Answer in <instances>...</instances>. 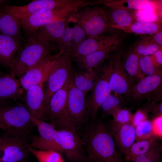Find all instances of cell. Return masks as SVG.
<instances>
[{"label": "cell", "instance_id": "obj_1", "mask_svg": "<svg viewBox=\"0 0 162 162\" xmlns=\"http://www.w3.org/2000/svg\"><path fill=\"white\" fill-rule=\"evenodd\" d=\"M81 138L90 162H124L108 125L102 121H92Z\"/></svg>", "mask_w": 162, "mask_h": 162}, {"label": "cell", "instance_id": "obj_2", "mask_svg": "<svg viewBox=\"0 0 162 162\" xmlns=\"http://www.w3.org/2000/svg\"><path fill=\"white\" fill-rule=\"evenodd\" d=\"M56 49V45L35 33L30 34L17 52L11 73L20 78Z\"/></svg>", "mask_w": 162, "mask_h": 162}, {"label": "cell", "instance_id": "obj_3", "mask_svg": "<svg viewBox=\"0 0 162 162\" xmlns=\"http://www.w3.org/2000/svg\"><path fill=\"white\" fill-rule=\"evenodd\" d=\"M45 148L64 153L71 162H90L85 153L81 138L76 129L58 130L53 140L46 143Z\"/></svg>", "mask_w": 162, "mask_h": 162}, {"label": "cell", "instance_id": "obj_4", "mask_svg": "<svg viewBox=\"0 0 162 162\" xmlns=\"http://www.w3.org/2000/svg\"><path fill=\"white\" fill-rule=\"evenodd\" d=\"M88 5L76 10L69 17L70 22L78 23L88 38L102 36L110 28L103 8Z\"/></svg>", "mask_w": 162, "mask_h": 162}, {"label": "cell", "instance_id": "obj_5", "mask_svg": "<svg viewBox=\"0 0 162 162\" xmlns=\"http://www.w3.org/2000/svg\"><path fill=\"white\" fill-rule=\"evenodd\" d=\"M31 115L21 105H0V123L5 132L28 138L33 124Z\"/></svg>", "mask_w": 162, "mask_h": 162}, {"label": "cell", "instance_id": "obj_6", "mask_svg": "<svg viewBox=\"0 0 162 162\" xmlns=\"http://www.w3.org/2000/svg\"><path fill=\"white\" fill-rule=\"evenodd\" d=\"M90 4L89 1L77 0L74 3L63 8L41 10L26 17L18 19L21 26L31 34L49 22L69 18L76 9Z\"/></svg>", "mask_w": 162, "mask_h": 162}, {"label": "cell", "instance_id": "obj_7", "mask_svg": "<svg viewBox=\"0 0 162 162\" xmlns=\"http://www.w3.org/2000/svg\"><path fill=\"white\" fill-rule=\"evenodd\" d=\"M72 60L70 53L64 51L53 66L46 81L44 91L45 101L48 105L52 95L73 78Z\"/></svg>", "mask_w": 162, "mask_h": 162}, {"label": "cell", "instance_id": "obj_8", "mask_svg": "<svg viewBox=\"0 0 162 162\" xmlns=\"http://www.w3.org/2000/svg\"><path fill=\"white\" fill-rule=\"evenodd\" d=\"M69 81L52 95L48 104L47 119L58 130H77L70 121L67 111V86Z\"/></svg>", "mask_w": 162, "mask_h": 162}, {"label": "cell", "instance_id": "obj_9", "mask_svg": "<svg viewBox=\"0 0 162 162\" xmlns=\"http://www.w3.org/2000/svg\"><path fill=\"white\" fill-rule=\"evenodd\" d=\"M162 72L144 77L132 87L128 101L139 104L146 99L161 101Z\"/></svg>", "mask_w": 162, "mask_h": 162}, {"label": "cell", "instance_id": "obj_10", "mask_svg": "<svg viewBox=\"0 0 162 162\" xmlns=\"http://www.w3.org/2000/svg\"><path fill=\"white\" fill-rule=\"evenodd\" d=\"M86 94L75 85L73 78L67 86V111L69 119L77 130L85 124L88 117Z\"/></svg>", "mask_w": 162, "mask_h": 162}, {"label": "cell", "instance_id": "obj_11", "mask_svg": "<svg viewBox=\"0 0 162 162\" xmlns=\"http://www.w3.org/2000/svg\"><path fill=\"white\" fill-rule=\"evenodd\" d=\"M28 138L4 133L0 138V150L4 152L1 162H28Z\"/></svg>", "mask_w": 162, "mask_h": 162}, {"label": "cell", "instance_id": "obj_12", "mask_svg": "<svg viewBox=\"0 0 162 162\" xmlns=\"http://www.w3.org/2000/svg\"><path fill=\"white\" fill-rule=\"evenodd\" d=\"M77 0H36L22 6L5 5L0 8V12L11 14L18 18L26 17L45 10L59 9L74 3Z\"/></svg>", "mask_w": 162, "mask_h": 162}, {"label": "cell", "instance_id": "obj_13", "mask_svg": "<svg viewBox=\"0 0 162 162\" xmlns=\"http://www.w3.org/2000/svg\"><path fill=\"white\" fill-rule=\"evenodd\" d=\"M109 74V67L107 63L101 68L95 85L86 99L88 115L92 121L95 120L98 110L112 92L108 82Z\"/></svg>", "mask_w": 162, "mask_h": 162}, {"label": "cell", "instance_id": "obj_14", "mask_svg": "<svg viewBox=\"0 0 162 162\" xmlns=\"http://www.w3.org/2000/svg\"><path fill=\"white\" fill-rule=\"evenodd\" d=\"M109 84L112 91L126 99L128 102L133 86L122 65L121 56L114 55L110 58Z\"/></svg>", "mask_w": 162, "mask_h": 162}, {"label": "cell", "instance_id": "obj_15", "mask_svg": "<svg viewBox=\"0 0 162 162\" xmlns=\"http://www.w3.org/2000/svg\"><path fill=\"white\" fill-rule=\"evenodd\" d=\"M64 51L51 54L29 70L20 78L22 88L27 91L31 87L45 82L56 61Z\"/></svg>", "mask_w": 162, "mask_h": 162}, {"label": "cell", "instance_id": "obj_16", "mask_svg": "<svg viewBox=\"0 0 162 162\" xmlns=\"http://www.w3.org/2000/svg\"><path fill=\"white\" fill-rule=\"evenodd\" d=\"M124 36L121 34L102 35L88 38L70 52L72 59L85 56L92 52L116 46H120Z\"/></svg>", "mask_w": 162, "mask_h": 162}, {"label": "cell", "instance_id": "obj_17", "mask_svg": "<svg viewBox=\"0 0 162 162\" xmlns=\"http://www.w3.org/2000/svg\"><path fill=\"white\" fill-rule=\"evenodd\" d=\"M26 92L24 100L25 107L31 116L38 120L47 119L48 105L45 101L43 85L33 86Z\"/></svg>", "mask_w": 162, "mask_h": 162}, {"label": "cell", "instance_id": "obj_18", "mask_svg": "<svg viewBox=\"0 0 162 162\" xmlns=\"http://www.w3.org/2000/svg\"><path fill=\"white\" fill-rule=\"evenodd\" d=\"M107 125L116 147L122 156L135 141V128L131 124H121L112 121Z\"/></svg>", "mask_w": 162, "mask_h": 162}, {"label": "cell", "instance_id": "obj_19", "mask_svg": "<svg viewBox=\"0 0 162 162\" xmlns=\"http://www.w3.org/2000/svg\"><path fill=\"white\" fill-rule=\"evenodd\" d=\"M145 0H102L105 7L122 9L130 11L146 10L158 14V3Z\"/></svg>", "mask_w": 162, "mask_h": 162}, {"label": "cell", "instance_id": "obj_20", "mask_svg": "<svg viewBox=\"0 0 162 162\" xmlns=\"http://www.w3.org/2000/svg\"><path fill=\"white\" fill-rule=\"evenodd\" d=\"M23 91L19 80L12 73L0 74V101L21 98Z\"/></svg>", "mask_w": 162, "mask_h": 162}, {"label": "cell", "instance_id": "obj_21", "mask_svg": "<svg viewBox=\"0 0 162 162\" xmlns=\"http://www.w3.org/2000/svg\"><path fill=\"white\" fill-rule=\"evenodd\" d=\"M120 46H113L94 51L75 59L80 67L86 71H90L100 66L111 52L116 51Z\"/></svg>", "mask_w": 162, "mask_h": 162}, {"label": "cell", "instance_id": "obj_22", "mask_svg": "<svg viewBox=\"0 0 162 162\" xmlns=\"http://www.w3.org/2000/svg\"><path fill=\"white\" fill-rule=\"evenodd\" d=\"M21 47L20 39L0 33V63L11 69Z\"/></svg>", "mask_w": 162, "mask_h": 162}, {"label": "cell", "instance_id": "obj_23", "mask_svg": "<svg viewBox=\"0 0 162 162\" xmlns=\"http://www.w3.org/2000/svg\"><path fill=\"white\" fill-rule=\"evenodd\" d=\"M105 7L108 8L107 11L104 10L110 28L123 30L134 22L131 11L119 8Z\"/></svg>", "mask_w": 162, "mask_h": 162}, {"label": "cell", "instance_id": "obj_24", "mask_svg": "<svg viewBox=\"0 0 162 162\" xmlns=\"http://www.w3.org/2000/svg\"><path fill=\"white\" fill-rule=\"evenodd\" d=\"M68 19L51 22L40 28L34 33L57 46Z\"/></svg>", "mask_w": 162, "mask_h": 162}, {"label": "cell", "instance_id": "obj_25", "mask_svg": "<svg viewBox=\"0 0 162 162\" xmlns=\"http://www.w3.org/2000/svg\"><path fill=\"white\" fill-rule=\"evenodd\" d=\"M139 58L140 56L132 49L122 61L123 67L133 86L144 77L140 68Z\"/></svg>", "mask_w": 162, "mask_h": 162}, {"label": "cell", "instance_id": "obj_26", "mask_svg": "<svg viewBox=\"0 0 162 162\" xmlns=\"http://www.w3.org/2000/svg\"><path fill=\"white\" fill-rule=\"evenodd\" d=\"M100 66L90 71L74 73L73 81L75 86L86 94L91 92L100 72Z\"/></svg>", "mask_w": 162, "mask_h": 162}, {"label": "cell", "instance_id": "obj_27", "mask_svg": "<svg viewBox=\"0 0 162 162\" xmlns=\"http://www.w3.org/2000/svg\"><path fill=\"white\" fill-rule=\"evenodd\" d=\"M20 25L18 18L9 14L0 12V33L20 39Z\"/></svg>", "mask_w": 162, "mask_h": 162}, {"label": "cell", "instance_id": "obj_28", "mask_svg": "<svg viewBox=\"0 0 162 162\" xmlns=\"http://www.w3.org/2000/svg\"><path fill=\"white\" fill-rule=\"evenodd\" d=\"M157 139L153 137L149 139L134 142L125 153L126 162H133L138 156L147 152L158 142Z\"/></svg>", "mask_w": 162, "mask_h": 162}, {"label": "cell", "instance_id": "obj_29", "mask_svg": "<svg viewBox=\"0 0 162 162\" xmlns=\"http://www.w3.org/2000/svg\"><path fill=\"white\" fill-rule=\"evenodd\" d=\"M127 100L116 94H110L101 105L102 115L104 116H112L120 109L125 107Z\"/></svg>", "mask_w": 162, "mask_h": 162}, {"label": "cell", "instance_id": "obj_30", "mask_svg": "<svg viewBox=\"0 0 162 162\" xmlns=\"http://www.w3.org/2000/svg\"><path fill=\"white\" fill-rule=\"evenodd\" d=\"M158 22H134L130 26L124 29L125 32L139 34L152 35L161 30Z\"/></svg>", "mask_w": 162, "mask_h": 162}, {"label": "cell", "instance_id": "obj_31", "mask_svg": "<svg viewBox=\"0 0 162 162\" xmlns=\"http://www.w3.org/2000/svg\"><path fill=\"white\" fill-rule=\"evenodd\" d=\"M142 37L135 44L133 49L140 56H151L162 49V47L153 41L151 36Z\"/></svg>", "mask_w": 162, "mask_h": 162}, {"label": "cell", "instance_id": "obj_32", "mask_svg": "<svg viewBox=\"0 0 162 162\" xmlns=\"http://www.w3.org/2000/svg\"><path fill=\"white\" fill-rule=\"evenodd\" d=\"M31 119L32 124L38 128L40 139L47 141L53 140L58 130L52 124L46 122L44 120L36 119L31 116Z\"/></svg>", "mask_w": 162, "mask_h": 162}, {"label": "cell", "instance_id": "obj_33", "mask_svg": "<svg viewBox=\"0 0 162 162\" xmlns=\"http://www.w3.org/2000/svg\"><path fill=\"white\" fill-rule=\"evenodd\" d=\"M29 151L39 162H65L61 153L56 150L37 149L29 147Z\"/></svg>", "mask_w": 162, "mask_h": 162}, {"label": "cell", "instance_id": "obj_34", "mask_svg": "<svg viewBox=\"0 0 162 162\" xmlns=\"http://www.w3.org/2000/svg\"><path fill=\"white\" fill-rule=\"evenodd\" d=\"M162 144H157L147 152L137 157L133 162H162Z\"/></svg>", "mask_w": 162, "mask_h": 162}, {"label": "cell", "instance_id": "obj_35", "mask_svg": "<svg viewBox=\"0 0 162 162\" xmlns=\"http://www.w3.org/2000/svg\"><path fill=\"white\" fill-rule=\"evenodd\" d=\"M136 142L146 140L153 136L152 124L151 120L147 119L138 124L135 130Z\"/></svg>", "mask_w": 162, "mask_h": 162}, {"label": "cell", "instance_id": "obj_36", "mask_svg": "<svg viewBox=\"0 0 162 162\" xmlns=\"http://www.w3.org/2000/svg\"><path fill=\"white\" fill-rule=\"evenodd\" d=\"M139 64L141 73L144 77L162 72V69H158L154 65L150 56H140Z\"/></svg>", "mask_w": 162, "mask_h": 162}, {"label": "cell", "instance_id": "obj_37", "mask_svg": "<svg viewBox=\"0 0 162 162\" xmlns=\"http://www.w3.org/2000/svg\"><path fill=\"white\" fill-rule=\"evenodd\" d=\"M70 22L69 19L60 41L57 45L58 50L65 51L69 48L73 38L74 31L73 27H71L69 26Z\"/></svg>", "mask_w": 162, "mask_h": 162}, {"label": "cell", "instance_id": "obj_38", "mask_svg": "<svg viewBox=\"0 0 162 162\" xmlns=\"http://www.w3.org/2000/svg\"><path fill=\"white\" fill-rule=\"evenodd\" d=\"M134 22H159L160 17L157 14L146 10L131 11Z\"/></svg>", "mask_w": 162, "mask_h": 162}, {"label": "cell", "instance_id": "obj_39", "mask_svg": "<svg viewBox=\"0 0 162 162\" xmlns=\"http://www.w3.org/2000/svg\"><path fill=\"white\" fill-rule=\"evenodd\" d=\"M73 34L70 45L66 51L70 52L88 38L86 33L77 23L74 22Z\"/></svg>", "mask_w": 162, "mask_h": 162}, {"label": "cell", "instance_id": "obj_40", "mask_svg": "<svg viewBox=\"0 0 162 162\" xmlns=\"http://www.w3.org/2000/svg\"><path fill=\"white\" fill-rule=\"evenodd\" d=\"M134 114L130 109L125 107L122 108L112 116L113 117L112 122L121 124H131Z\"/></svg>", "mask_w": 162, "mask_h": 162}, {"label": "cell", "instance_id": "obj_41", "mask_svg": "<svg viewBox=\"0 0 162 162\" xmlns=\"http://www.w3.org/2000/svg\"><path fill=\"white\" fill-rule=\"evenodd\" d=\"M151 107L146 104L144 106L139 109L134 113L131 124L134 128L147 119L148 115L150 112Z\"/></svg>", "mask_w": 162, "mask_h": 162}, {"label": "cell", "instance_id": "obj_42", "mask_svg": "<svg viewBox=\"0 0 162 162\" xmlns=\"http://www.w3.org/2000/svg\"><path fill=\"white\" fill-rule=\"evenodd\" d=\"M153 136L157 139H162V115L154 116L151 120Z\"/></svg>", "mask_w": 162, "mask_h": 162}, {"label": "cell", "instance_id": "obj_43", "mask_svg": "<svg viewBox=\"0 0 162 162\" xmlns=\"http://www.w3.org/2000/svg\"><path fill=\"white\" fill-rule=\"evenodd\" d=\"M154 65L158 68L162 69V50L160 49L150 56Z\"/></svg>", "mask_w": 162, "mask_h": 162}, {"label": "cell", "instance_id": "obj_44", "mask_svg": "<svg viewBox=\"0 0 162 162\" xmlns=\"http://www.w3.org/2000/svg\"><path fill=\"white\" fill-rule=\"evenodd\" d=\"M151 112L154 116L162 115V102H155L152 106Z\"/></svg>", "mask_w": 162, "mask_h": 162}, {"label": "cell", "instance_id": "obj_45", "mask_svg": "<svg viewBox=\"0 0 162 162\" xmlns=\"http://www.w3.org/2000/svg\"><path fill=\"white\" fill-rule=\"evenodd\" d=\"M153 41L157 44L162 47V32L160 30L153 35H151Z\"/></svg>", "mask_w": 162, "mask_h": 162}, {"label": "cell", "instance_id": "obj_46", "mask_svg": "<svg viewBox=\"0 0 162 162\" xmlns=\"http://www.w3.org/2000/svg\"><path fill=\"white\" fill-rule=\"evenodd\" d=\"M0 128L2 129L3 130H4V128L3 125L1 124L0 123Z\"/></svg>", "mask_w": 162, "mask_h": 162}, {"label": "cell", "instance_id": "obj_47", "mask_svg": "<svg viewBox=\"0 0 162 162\" xmlns=\"http://www.w3.org/2000/svg\"><path fill=\"white\" fill-rule=\"evenodd\" d=\"M5 2V0H0V4L4 3Z\"/></svg>", "mask_w": 162, "mask_h": 162}, {"label": "cell", "instance_id": "obj_48", "mask_svg": "<svg viewBox=\"0 0 162 162\" xmlns=\"http://www.w3.org/2000/svg\"></svg>", "mask_w": 162, "mask_h": 162}, {"label": "cell", "instance_id": "obj_49", "mask_svg": "<svg viewBox=\"0 0 162 162\" xmlns=\"http://www.w3.org/2000/svg\"></svg>", "mask_w": 162, "mask_h": 162}]
</instances>
